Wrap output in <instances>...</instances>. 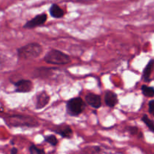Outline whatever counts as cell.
Listing matches in <instances>:
<instances>
[{
    "label": "cell",
    "instance_id": "ac0fdd59",
    "mask_svg": "<svg viewBox=\"0 0 154 154\" xmlns=\"http://www.w3.org/2000/svg\"><path fill=\"white\" fill-rule=\"evenodd\" d=\"M7 57H5L4 55H0V69L4 66V64L5 63L6 60H7Z\"/></svg>",
    "mask_w": 154,
    "mask_h": 154
},
{
    "label": "cell",
    "instance_id": "e0dca14e",
    "mask_svg": "<svg viewBox=\"0 0 154 154\" xmlns=\"http://www.w3.org/2000/svg\"><path fill=\"white\" fill-rule=\"evenodd\" d=\"M127 130L130 132L132 135H138V129L135 126H129L127 128Z\"/></svg>",
    "mask_w": 154,
    "mask_h": 154
},
{
    "label": "cell",
    "instance_id": "2e32d148",
    "mask_svg": "<svg viewBox=\"0 0 154 154\" xmlns=\"http://www.w3.org/2000/svg\"><path fill=\"white\" fill-rule=\"evenodd\" d=\"M29 152L32 154H42L45 153V150H42V149L38 148V147H36L35 145H32L29 147Z\"/></svg>",
    "mask_w": 154,
    "mask_h": 154
},
{
    "label": "cell",
    "instance_id": "3957f363",
    "mask_svg": "<svg viewBox=\"0 0 154 154\" xmlns=\"http://www.w3.org/2000/svg\"><path fill=\"white\" fill-rule=\"evenodd\" d=\"M45 61L49 64L66 65L70 62V57L60 51L51 50L45 55Z\"/></svg>",
    "mask_w": 154,
    "mask_h": 154
},
{
    "label": "cell",
    "instance_id": "277c9868",
    "mask_svg": "<svg viewBox=\"0 0 154 154\" xmlns=\"http://www.w3.org/2000/svg\"><path fill=\"white\" fill-rule=\"evenodd\" d=\"M86 105L84 100L80 97L69 99L66 104V110L69 115L78 116L85 109Z\"/></svg>",
    "mask_w": 154,
    "mask_h": 154
},
{
    "label": "cell",
    "instance_id": "7a4b0ae2",
    "mask_svg": "<svg viewBox=\"0 0 154 154\" xmlns=\"http://www.w3.org/2000/svg\"><path fill=\"white\" fill-rule=\"evenodd\" d=\"M8 125L11 126H27L34 127L38 126V122L35 119L23 115H12L6 120Z\"/></svg>",
    "mask_w": 154,
    "mask_h": 154
},
{
    "label": "cell",
    "instance_id": "44dd1931",
    "mask_svg": "<svg viewBox=\"0 0 154 154\" xmlns=\"http://www.w3.org/2000/svg\"><path fill=\"white\" fill-rule=\"evenodd\" d=\"M153 115H154V111H153Z\"/></svg>",
    "mask_w": 154,
    "mask_h": 154
},
{
    "label": "cell",
    "instance_id": "5bb4252c",
    "mask_svg": "<svg viewBox=\"0 0 154 154\" xmlns=\"http://www.w3.org/2000/svg\"><path fill=\"white\" fill-rule=\"evenodd\" d=\"M142 121L144 122V123H145L146 125H147V126L149 128V129H150V130L154 132V123H153V122L152 121V120H150V119L149 118V117H147L146 114H144V115L142 117Z\"/></svg>",
    "mask_w": 154,
    "mask_h": 154
},
{
    "label": "cell",
    "instance_id": "8fae6325",
    "mask_svg": "<svg viewBox=\"0 0 154 154\" xmlns=\"http://www.w3.org/2000/svg\"><path fill=\"white\" fill-rule=\"evenodd\" d=\"M50 14L54 18L63 17L64 15V11L61 8L59 7L57 5H52L50 8Z\"/></svg>",
    "mask_w": 154,
    "mask_h": 154
},
{
    "label": "cell",
    "instance_id": "7c38bea8",
    "mask_svg": "<svg viewBox=\"0 0 154 154\" xmlns=\"http://www.w3.org/2000/svg\"><path fill=\"white\" fill-rule=\"evenodd\" d=\"M154 66V60H150L148 63V64L147 65V66L144 69V72H143V77H144V80L146 81H150V76L151 75L152 70H153V68Z\"/></svg>",
    "mask_w": 154,
    "mask_h": 154
},
{
    "label": "cell",
    "instance_id": "ba28073f",
    "mask_svg": "<svg viewBox=\"0 0 154 154\" xmlns=\"http://www.w3.org/2000/svg\"><path fill=\"white\" fill-rule=\"evenodd\" d=\"M85 100L88 105H90L93 108H99L102 105V101H101L100 96L98 95L93 94V93H88L85 96Z\"/></svg>",
    "mask_w": 154,
    "mask_h": 154
},
{
    "label": "cell",
    "instance_id": "9a60e30c",
    "mask_svg": "<svg viewBox=\"0 0 154 154\" xmlns=\"http://www.w3.org/2000/svg\"><path fill=\"white\" fill-rule=\"evenodd\" d=\"M45 141L52 146H56L58 144V140H57V137L53 135L45 137Z\"/></svg>",
    "mask_w": 154,
    "mask_h": 154
},
{
    "label": "cell",
    "instance_id": "ffe728a7",
    "mask_svg": "<svg viewBox=\"0 0 154 154\" xmlns=\"http://www.w3.org/2000/svg\"><path fill=\"white\" fill-rule=\"evenodd\" d=\"M18 152L17 149L15 148V147H14V148L11 149V153L12 154H16Z\"/></svg>",
    "mask_w": 154,
    "mask_h": 154
},
{
    "label": "cell",
    "instance_id": "52a82bcc",
    "mask_svg": "<svg viewBox=\"0 0 154 154\" xmlns=\"http://www.w3.org/2000/svg\"><path fill=\"white\" fill-rule=\"evenodd\" d=\"M50 101V96L46 92H41L36 96L35 108L37 109H42L45 108Z\"/></svg>",
    "mask_w": 154,
    "mask_h": 154
},
{
    "label": "cell",
    "instance_id": "4fadbf2b",
    "mask_svg": "<svg viewBox=\"0 0 154 154\" xmlns=\"http://www.w3.org/2000/svg\"><path fill=\"white\" fill-rule=\"evenodd\" d=\"M141 91L142 93L147 97H153L154 96V88L148 86L143 85L141 87Z\"/></svg>",
    "mask_w": 154,
    "mask_h": 154
},
{
    "label": "cell",
    "instance_id": "5b68a950",
    "mask_svg": "<svg viewBox=\"0 0 154 154\" xmlns=\"http://www.w3.org/2000/svg\"><path fill=\"white\" fill-rule=\"evenodd\" d=\"M47 15L45 14H38L32 20H29L26 22V23L23 26L24 28L26 29H32L34 27L42 25L45 23L47 20Z\"/></svg>",
    "mask_w": 154,
    "mask_h": 154
},
{
    "label": "cell",
    "instance_id": "30bf717a",
    "mask_svg": "<svg viewBox=\"0 0 154 154\" xmlns=\"http://www.w3.org/2000/svg\"><path fill=\"white\" fill-rule=\"evenodd\" d=\"M54 132L57 134L61 135L63 138H69L72 135V129L67 125H63V126H59L58 129H55Z\"/></svg>",
    "mask_w": 154,
    "mask_h": 154
},
{
    "label": "cell",
    "instance_id": "6da1fadb",
    "mask_svg": "<svg viewBox=\"0 0 154 154\" xmlns=\"http://www.w3.org/2000/svg\"><path fill=\"white\" fill-rule=\"evenodd\" d=\"M42 52V47L38 43H30L17 49L19 58L31 60L37 58Z\"/></svg>",
    "mask_w": 154,
    "mask_h": 154
},
{
    "label": "cell",
    "instance_id": "d6986e66",
    "mask_svg": "<svg viewBox=\"0 0 154 154\" xmlns=\"http://www.w3.org/2000/svg\"><path fill=\"white\" fill-rule=\"evenodd\" d=\"M153 111H154V100H152L149 102V112L153 114Z\"/></svg>",
    "mask_w": 154,
    "mask_h": 154
},
{
    "label": "cell",
    "instance_id": "8992f818",
    "mask_svg": "<svg viewBox=\"0 0 154 154\" xmlns=\"http://www.w3.org/2000/svg\"><path fill=\"white\" fill-rule=\"evenodd\" d=\"M16 92L18 93H28L32 89V83L29 80H20L14 83Z\"/></svg>",
    "mask_w": 154,
    "mask_h": 154
},
{
    "label": "cell",
    "instance_id": "9c48e42d",
    "mask_svg": "<svg viewBox=\"0 0 154 154\" xmlns=\"http://www.w3.org/2000/svg\"><path fill=\"white\" fill-rule=\"evenodd\" d=\"M105 104L110 108H114L118 102L117 96L116 93L111 91H107L105 95Z\"/></svg>",
    "mask_w": 154,
    "mask_h": 154
}]
</instances>
